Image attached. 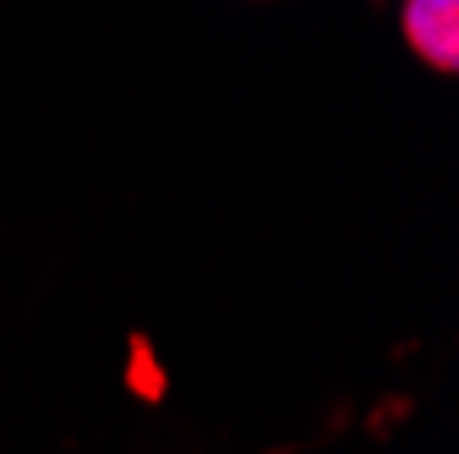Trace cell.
I'll use <instances>...</instances> for the list:
<instances>
[{
  "label": "cell",
  "instance_id": "obj_1",
  "mask_svg": "<svg viewBox=\"0 0 459 454\" xmlns=\"http://www.w3.org/2000/svg\"><path fill=\"white\" fill-rule=\"evenodd\" d=\"M405 39L427 66H459V0H405Z\"/></svg>",
  "mask_w": 459,
  "mask_h": 454
}]
</instances>
